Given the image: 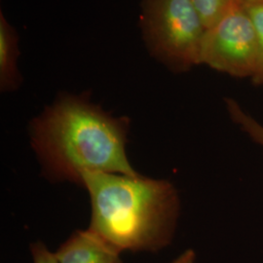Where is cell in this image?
<instances>
[{"label": "cell", "instance_id": "2", "mask_svg": "<svg viewBox=\"0 0 263 263\" xmlns=\"http://www.w3.org/2000/svg\"><path fill=\"white\" fill-rule=\"evenodd\" d=\"M83 188L91 202L88 229L118 252L157 253L172 243L180 200L169 180L91 173Z\"/></svg>", "mask_w": 263, "mask_h": 263}, {"label": "cell", "instance_id": "8", "mask_svg": "<svg viewBox=\"0 0 263 263\" xmlns=\"http://www.w3.org/2000/svg\"><path fill=\"white\" fill-rule=\"evenodd\" d=\"M241 5L252 19L257 39L258 63L255 76L252 82L255 85L263 86V0H256Z\"/></svg>", "mask_w": 263, "mask_h": 263}, {"label": "cell", "instance_id": "7", "mask_svg": "<svg viewBox=\"0 0 263 263\" xmlns=\"http://www.w3.org/2000/svg\"><path fill=\"white\" fill-rule=\"evenodd\" d=\"M226 109L230 118L252 141L263 147V125L245 111L244 108L233 99H226Z\"/></svg>", "mask_w": 263, "mask_h": 263}, {"label": "cell", "instance_id": "5", "mask_svg": "<svg viewBox=\"0 0 263 263\" xmlns=\"http://www.w3.org/2000/svg\"><path fill=\"white\" fill-rule=\"evenodd\" d=\"M55 254L59 263H123L121 253L89 229L76 230Z\"/></svg>", "mask_w": 263, "mask_h": 263}, {"label": "cell", "instance_id": "6", "mask_svg": "<svg viewBox=\"0 0 263 263\" xmlns=\"http://www.w3.org/2000/svg\"><path fill=\"white\" fill-rule=\"evenodd\" d=\"M20 57L19 36L3 13L0 14V89L1 92H13L22 84L18 67Z\"/></svg>", "mask_w": 263, "mask_h": 263}, {"label": "cell", "instance_id": "12", "mask_svg": "<svg viewBox=\"0 0 263 263\" xmlns=\"http://www.w3.org/2000/svg\"><path fill=\"white\" fill-rule=\"evenodd\" d=\"M237 3L239 4H246V3H249V2H253V1H256V0H234Z\"/></svg>", "mask_w": 263, "mask_h": 263}, {"label": "cell", "instance_id": "1", "mask_svg": "<svg viewBox=\"0 0 263 263\" xmlns=\"http://www.w3.org/2000/svg\"><path fill=\"white\" fill-rule=\"evenodd\" d=\"M129 132L130 118L104 110L89 93L59 95L28 127L43 176L82 187L91 173L140 175L126 152Z\"/></svg>", "mask_w": 263, "mask_h": 263}, {"label": "cell", "instance_id": "3", "mask_svg": "<svg viewBox=\"0 0 263 263\" xmlns=\"http://www.w3.org/2000/svg\"><path fill=\"white\" fill-rule=\"evenodd\" d=\"M141 28L152 58L175 72L201 65L206 26L191 0H142Z\"/></svg>", "mask_w": 263, "mask_h": 263}, {"label": "cell", "instance_id": "9", "mask_svg": "<svg viewBox=\"0 0 263 263\" xmlns=\"http://www.w3.org/2000/svg\"><path fill=\"white\" fill-rule=\"evenodd\" d=\"M197 8L206 28H210L219 19L233 0H191Z\"/></svg>", "mask_w": 263, "mask_h": 263}, {"label": "cell", "instance_id": "11", "mask_svg": "<svg viewBox=\"0 0 263 263\" xmlns=\"http://www.w3.org/2000/svg\"><path fill=\"white\" fill-rule=\"evenodd\" d=\"M195 261H196V254L193 250L190 249L183 252L171 263H195Z\"/></svg>", "mask_w": 263, "mask_h": 263}, {"label": "cell", "instance_id": "10", "mask_svg": "<svg viewBox=\"0 0 263 263\" xmlns=\"http://www.w3.org/2000/svg\"><path fill=\"white\" fill-rule=\"evenodd\" d=\"M30 253L33 263H59L55 253L49 251L42 242H34L30 245Z\"/></svg>", "mask_w": 263, "mask_h": 263}, {"label": "cell", "instance_id": "4", "mask_svg": "<svg viewBox=\"0 0 263 263\" xmlns=\"http://www.w3.org/2000/svg\"><path fill=\"white\" fill-rule=\"evenodd\" d=\"M257 63L254 24L244 7L233 0L223 15L206 29L201 65L232 77L253 80Z\"/></svg>", "mask_w": 263, "mask_h": 263}]
</instances>
